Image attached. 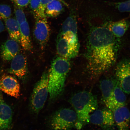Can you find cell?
I'll use <instances>...</instances> for the list:
<instances>
[{
    "instance_id": "6da1fadb",
    "label": "cell",
    "mask_w": 130,
    "mask_h": 130,
    "mask_svg": "<svg viewBox=\"0 0 130 130\" xmlns=\"http://www.w3.org/2000/svg\"><path fill=\"white\" fill-rule=\"evenodd\" d=\"M110 22L93 26L88 36L85 56L89 75L93 78L109 69L117 58L121 43L108 28Z\"/></svg>"
},
{
    "instance_id": "5b68a950",
    "label": "cell",
    "mask_w": 130,
    "mask_h": 130,
    "mask_svg": "<svg viewBox=\"0 0 130 130\" xmlns=\"http://www.w3.org/2000/svg\"><path fill=\"white\" fill-rule=\"evenodd\" d=\"M75 111L69 108L61 109L54 114L50 122L53 130H71L77 120Z\"/></svg>"
},
{
    "instance_id": "83f0119b",
    "label": "cell",
    "mask_w": 130,
    "mask_h": 130,
    "mask_svg": "<svg viewBox=\"0 0 130 130\" xmlns=\"http://www.w3.org/2000/svg\"><path fill=\"white\" fill-rule=\"evenodd\" d=\"M5 30V26L2 21L0 20V33L4 31Z\"/></svg>"
},
{
    "instance_id": "4316f807",
    "label": "cell",
    "mask_w": 130,
    "mask_h": 130,
    "mask_svg": "<svg viewBox=\"0 0 130 130\" xmlns=\"http://www.w3.org/2000/svg\"><path fill=\"white\" fill-rule=\"evenodd\" d=\"M42 5V9L43 12H45V7L49 3L53 0H41Z\"/></svg>"
},
{
    "instance_id": "d6986e66",
    "label": "cell",
    "mask_w": 130,
    "mask_h": 130,
    "mask_svg": "<svg viewBox=\"0 0 130 130\" xmlns=\"http://www.w3.org/2000/svg\"><path fill=\"white\" fill-rule=\"evenodd\" d=\"M20 43L25 51H30L32 49L30 28L27 21L20 24Z\"/></svg>"
},
{
    "instance_id": "8992f818",
    "label": "cell",
    "mask_w": 130,
    "mask_h": 130,
    "mask_svg": "<svg viewBox=\"0 0 130 130\" xmlns=\"http://www.w3.org/2000/svg\"><path fill=\"white\" fill-rule=\"evenodd\" d=\"M79 43L78 37L70 38L60 34L57 41V53L59 56L70 59L78 54Z\"/></svg>"
},
{
    "instance_id": "3957f363",
    "label": "cell",
    "mask_w": 130,
    "mask_h": 130,
    "mask_svg": "<svg viewBox=\"0 0 130 130\" xmlns=\"http://www.w3.org/2000/svg\"><path fill=\"white\" fill-rule=\"evenodd\" d=\"M70 102L77 115L75 127L77 130H80L89 123L90 113L98 108L97 99L91 92L84 91L73 95Z\"/></svg>"
},
{
    "instance_id": "5bb4252c",
    "label": "cell",
    "mask_w": 130,
    "mask_h": 130,
    "mask_svg": "<svg viewBox=\"0 0 130 130\" xmlns=\"http://www.w3.org/2000/svg\"><path fill=\"white\" fill-rule=\"evenodd\" d=\"M126 102V97L125 92L117 79L111 100L107 108L113 112L117 108L125 106Z\"/></svg>"
},
{
    "instance_id": "52a82bcc",
    "label": "cell",
    "mask_w": 130,
    "mask_h": 130,
    "mask_svg": "<svg viewBox=\"0 0 130 130\" xmlns=\"http://www.w3.org/2000/svg\"><path fill=\"white\" fill-rule=\"evenodd\" d=\"M89 121L103 130H113L115 126L113 112L107 108L96 110L90 115Z\"/></svg>"
},
{
    "instance_id": "484cf974",
    "label": "cell",
    "mask_w": 130,
    "mask_h": 130,
    "mask_svg": "<svg viewBox=\"0 0 130 130\" xmlns=\"http://www.w3.org/2000/svg\"><path fill=\"white\" fill-rule=\"evenodd\" d=\"M14 5L21 7H24L29 5L30 0H10Z\"/></svg>"
},
{
    "instance_id": "9a60e30c",
    "label": "cell",
    "mask_w": 130,
    "mask_h": 130,
    "mask_svg": "<svg viewBox=\"0 0 130 130\" xmlns=\"http://www.w3.org/2000/svg\"><path fill=\"white\" fill-rule=\"evenodd\" d=\"M19 43L11 39L2 44L1 47V55L3 61H9L12 60L20 52Z\"/></svg>"
},
{
    "instance_id": "277c9868",
    "label": "cell",
    "mask_w": 130,
    "mask_h": 130,
    "mask_svg": "<svg viewBox=\"0 0 130 130\" xmlns=\"http://www.w3.org/2000/svg\"><path fill=\"white\" fill-rule=\"evenodd\" d=\"M48 72H44L40 80L36 84L30 99L31 111L38 113L43 108L48 93Z\"/></svg>"
},
{
    "instance_id": "2e32d148",
    "label": "cell",
    "mask_w": 130,
    "mask_h": 130,
    "mask_svg": "<svg viewBox=\"0 0 130 130\" xmlns=\"http://www.w3.org/2000/svg\"><path fill=\"white\" fill-rule=\"evenodd\" d=\"M77 25L75 14L71 13L63 23L61 30V35L69 38L78 37Z\"/></svg>"
},
{
    "instance_id": "8fae6325",
    "label": "cell",
    "mask_w": 130,
    "mask_h": 130,
    "mask_svg": "<svg viewBox=\"0 0 130 130\" xmlns=\"http://www.w3.org/2000/svg\"><path fill=\"white\" fill-rule=\"evenodd\" d=\"M13 113L11 107L5 101L0 91V130H10L12 126Z\"/></svg>"
},
{
    "instance_id": "603a6c76",
    "label": "cell",
    "mask_w": 130,
    "mask_h": 130,
    "mask_svg": "<svg viewBox=\"0 0 130 130\" xmlns=\"http://www.w3.org/2000/svg\"><path fill=\"white\" fill-rule=\"evenodd\" d=\"M109 5L120 12H130V0L120 2H110Z\"/></svg>"
},
{
    "instance_id": "44dd1931",
    "label": "cell",
    "mask_w": 130,
    "mask_h": 130,
    "mask_svg": "<svg viewBox=\"0 0 130 130\" xmlns=\"http://www.w3.org/2000/svg\"><path fill=\"white\" fill-rule=\"evenodd\" d=\"M61 0H53L47 5L45 13L47 17H56L61 13L64 8Z\"/></svg>"
},
{
    "instance_id": "cb8c5ba5",
    "label": "cell",
    "mask_w": 130,
    "mask_h": 130,
    "mask_svg": "<svg viewBox=\"0 0 130 130\" xmlns=\"http://www.w3.org/2000/svg\"><path fill=\"white\" fill-rule=\"evenodd\" d=\"M12 15V11L9 6L0 4V19L5 20L9 18Z\"/></svg>"
},
{
    "instance_id": "ac0fdd59",
    "label": "cell",
    "mask_w": 130,
    "mask_h": 130,
    "mask_svg": "<svg viewBox=\"0 0 130 130\" xmlns=\"http://www.w3.org/2000/svg\"><path fill=\"white\" fill-rule=\"evenodd\" d=\"M129 21L123 19L117 22L111 21L108 24V27L114 36L120 38L124 35L130 26Z\"/></svg>"
},
{
    "instance_id": "9c48e42d",
    "label": "cell",
    "mask_w": 130,
    "mask_h": 130,
    "mask_svg": "<svg viewBox=\"0 0 130 130\" xmlns=\"http://www.w3.org/2000/svg\"><path fill=\"white\" fill-rule=\"evenodd\" d=\"M35 24L34 35L41 48L46 46L50 36V29L46 15L35 18Z\"/></svg>"
},
{
    "instance_id": "e0dca14e",
    "label": "cell",
    "mask_w": 130,
    "mask_h": 130,
    "mask_svg": "<svg viewBox=\"0 0 130 130\" xmlns=\"http://www.w3.org/2000/svg\"><path fill=\"white\" fill-rule=\"evenodd\" d=\"M116 80L115 77H108L100 81V88L103 101L106 107L111 100Z\"/></svg>"
},
{
    "instance_id": "4fadbf2b",
    "label": "cell",
    "mask_w": 130,
    "mask_h": 130,
    "mask_svg": "<svg viewBox=\"0 0 130 130\" xmlns=\"http://www.w3.org/2000/svg\"><path fill=\"white\" fill-rule=\"evenodd\" d=\"M115 124L118 130H129L130 111L125 106L116 109L113 111Z\"/></svg>"
},
{
    "instance_id": "7402d4cb",
    "label": "cell",
    "mask_w": 130,
    "mask_h": 130,
    "mask_svg": "<svg viewBox=\"0 0 130 130\" xmlns=\"http://www.w3.org/2000/svg\"><path fill=\"white\" fill-rule=\"evenodd\" d=\"M29 5L34 18L45 15L42 9L41 0H30Z\"/></svg>"
},
{
    "instance_id": "7a4b0ae2",
    "label": "cell",
    "mask_w": 130,
    "mask_h": 130,
    "mask_svg": "<svg viewBox=\"0 0 130 130\" xmlns=\"http://www.w3.org/2000/svg\"><path fill=\"white\" fill-rule=\"evenodd\" d=\"M69 59L58 57L53 60L48 72V93L50 99L54 100L62 94L65 82L71 69Z\"/></svg>"
},
{
    "instance_id": "d4e9b609",
    "label": "cell",
    "mask_w": 130,
    "mask_h": 130,
    "mask_svg": "<svg viewBox=\"0 0 130 130\" xmlns=\"http://www.w3.org/2000/svg\"><path fill=\"white\" fill-rule=\"evenodd\" d=\"M22 8L14 5V13L16 19L19 24L27 21L25 14Z\"/></svg>"
},
{
    "instance_id": "30bf717a",
    "label": "cell",
    "mask_w": 130,
    "mask_h": 130,
    "mask_svg": "<svg viewBox=\"0 0 130 130\" xmlns=\"http://www.w3.org/2000/svg\"><path fill=\"white\" fill-rule=\"evenodd\" d=\"M0 91L19 98L20 95V84L15 78L10 75H3L0 77Z\"/></svg>"
},
{
    "instance_id": "ba28073f",
    "label": "cell",
    "mask_w": 130,
    "mask_h": 130,
    "mask_svg": "<svg viewBox=\"0 0 130 130\" xmlns=\"http://www.w3.org/2000/svg\"><path fill=\"white\" fill-rule=\"evenodd\" d=\"M115 77L125 93L130 95V58H124L117 64Z\"/></svg>"
},
{
    "instance_id": "7c38bea8",
    "label": "cell",
    "mask_w": 130,
    "mask_h": 130,
    "mask_svg": "<svg viewBox=\"0 0 130 130\" xmlns=\"http://www.w3.org/2000/svg\"><path fill=\"white\" fill-rule=\"evenodd\" d=\"M11 61L9 72L19 78H24L27 71V60L26 56L19 52Z\"/></svg>"
},
{
    "instance_id": "ffe728a7",
    "label": "cell",
    "mask_w": 130,
    "mask_h": 130,
    "mask_svg": "<svg viewBox=\"0 0 130 130\" xmlns=\"http://www.w3.org/2000/svg\"><path fill=\"white\" fill-rule=\"evenodd\" d=\"M5 25L11 39L20 43V24L16 19L9 18L5 20Z\"/></svg>"
}]
</instances>
